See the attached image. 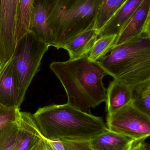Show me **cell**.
Here are the masks:
<instances>
[{
    "label": "cell",
    "instance_id": "9",
    "mask_svg": "<svg viewBox=\"0 0 150 150\" xmlns=\"http://www.w3.org/2000/svg\"><path fill=\"white\" fill-rule=\"evenodd\" d=\"M19 88L11 58L0 65V104L6 107L18 106Z\"/></svg>",
    "mask_w": 150,
    "mask_h": 150
},
{
    "label": "cell",
    "instance_id": "4",
    "mask_svg": "<svg viewBox=\"0 0 150 150\" xmlns=\"http://www.w3.org/2000/svg\"><path fill=\"white\" fill-rule=\"evenodd\" d=\"M98 62L114 79L130 86L150 79V35L114 46Z\"/></svg>",
    "mask_w": 150,
    "mask_h": 150
},
{
    "label": "cell",
    "instance_id": "7",
    "mask_svg": "<svg viewBox=\"0 0 150 150\" xmlns=\"http://www.w3.org/2000/svg\"><path fill=\"white\" fill-rule=\"evenodd\" d=\"M17 0H0V65L13 55L17 45Z\"/></svg>",
    "mask_w": 150,
    "mask_h": 150
},
{
    "label": "cell",
    "instance_id": "22",
    "mask_svg": "<svg viewBox=\"0 0 150 150\" xmlns=\"http://www.w3.org/2000/svg\"><path fill=\"white\" fill-rule=\"evenodd\" d=\"M45 140L47 150H73L64 141Z\"/></svg>",
    "mask_w": 150,
    "mask_h": 150
},
{
    "label": "cell",
    "instance_id": "21",
    "mask_svg": "<svg viewBox=\"0 0 150 150\" xmlns=\"http://www.w3.org/2000/svg\"><path fill=\"white\" fill-rule=\"evenodd\" d=\"M20 108L6 107L0 104V130L8 125L17 121Z\"/></svg>",
    "mask_w": 150,
    "mask_h": 150
},
{
    "label": "cell",
    "instance_id": "16",
    "mask_svg": "<svg viewBox=\"0 0 150 150\" xmlns=\"http://www.w3.org/2000/svg\"><path fill=\"white\" fill-rule=\"evenodd\" d=\"M36 1L17 0L16 31L17 45L22 38L31 32Z\"/></svg>",
    "mask_w": 150,
    "mask_h": 150
},
{
    "label": "cell",
    "instance_id": "15",
    "mask_svg": "<svg viewBox=\"0 0 150 150\" xmlns=\"http://www.w3.org/2000/svg\"><path fill=\"white\" fill-rule=\"evenodd\" d=\"M99 37V33L94 28L85 30L69 41L63 47L67 50L70 59H79L88 55Z\"/></svg>",
    "mask_w": 150,
    "mask_h": 150
},
{
    "label": "cell",
    "instance_id": "19",
    "mask_svg": "<svg viewBox=\"0 0 150 150\" xmlns=\"http://www.w3.org/2000/svg\"><path fill=\"white\" fill-rule=\"evenodd\" d=\"M117 35H105L98 37L88 54L90 60L98 62L107 55L114 45Z\"/></svg>",
    "mask_w": 150,
    "mask_h": 150
},
{
    "label": "cell",
    "instance_id": "3",
    "mask_svg": "<svg viewBox=\"0 0 150 150\" xmlns=\"http://www.w3.org/2000/svg\"><path fill=\"white\" fill-rule=\"evenodd\" d=\"M102 0H48V18L54 47L63 48L87 29L94 28Z\"/></svg>",
    "mask_w": 150,
    "mask_h": 150
},
{
    "label": "cell",
    "instance_id": "11",
    "mask_svg": "<svg viewBox=\"0 0 150 150\" xmlns=\"http://www.w3.org/2000/svg\"><path fill=\"white\" fill-rule=\"evenodd\" d=\"M48 0H36L31 32L49 47H54L53 38L48 18Z\"/></svg>",
    "mask_w": 150,
    "mask_h": 150
},
{
    "label": "cell",
    "instance_id": "13",
    "mask_svg": "<svg viewBox=\"0 0 150 150\" xmlns=\"http://www.w3.org/2000/svg\"><path fill=\"white\" fill-rule=\"evenodd\" d=\"M144 0H127L104 25L99 37L105 35H118L127 20L138 8Z\"/></svg>",
    "mask_w": 150,
    "mask_h": 150
},
{
    "label": "cell",
    "instance_id": "6",
    "mask_svg": "<svg viewBox=\"0 0 150 150\" xmlns=\"http://www.w3.org/2000/svg\"><path fill=\"white\" fill-rule=\"evenodd\" d=\"M110 131L129 137L136 141L145 140L150 135V116L129 104L107 115Z\"/></svg>",
    "mask_w": 150,
    "mask_h": 150
},
{
    "label": "cell",
    "instance_id": "14",
    "mask_svg": "<svg viewBox=\"0 0 150 150\" xmlns=\"http://www.w3.org/2000/svg\"><path fill=\"white\" fill-rule=\"evenodd\" d=\"M136 141H138L109 130L89 142L93 150H129Z\"/></svg>",
    "mask_w": 150,
    "mask_h": 150
},
{
    "label": "cell",
    "instance_id": "2",
    "mask_svg": "<svg viewBox=\"0 0 150 150\" xmlns=\"http://www.w3.org/2000/svg\"><path fill=\"white\" fill-rule=\"evenodd\" d=\"M33 116L41 136L48 141L86 142L109 131L102 117L68 103L40 108Z\"/></svg>",
    "mask_w": 150,
    "mask_h": 150
},
{
    "label": "cell",
    "instance_id": "12",
    "mask_svg": "<svg viewBox=\"0 0 150 150\" xmlns=\"http://www.w3.org/2000/svg\"><path fill=\"white\" fill-rule=\"evenodd\" d=\"M132 101L131 86L114 79L107 89L106 110L107 115L111 114Z\"/></svg>",
    "mask_w": 150,
    "mask_h": 150
},
{
    "label": "cell",
    "instance_id": "23",
    "mask_svg": "<svg viewBox=\"0 0 150 150\" xmlns=\"http://www.w3.org/2000/svg\"><path fill=\"white\" fill-rule=\"evenodd\" d=\"M66 144L73 150H93L90 146V141L69 142L64 141Z\"/></svg>",
    "mask_w": 150,
    "mask_h": 150
},
{
    "label": "cell",
    "instance_id": "5",
    "mask_svg": "<svg viewBox=\"0 0 150 150\" xmlns=\"http://www.w3.org/2000/svg\"><path fill=\"white\" fill-rule=\"evenodd\" d=\"M49 47L31 32L22 38L16 46L11 59L19 88V108Z\"/></svg>",
    "mask_w": 150,
    "mask_h": 150
},
{
    "label": "cell",
    "instance_id": "26",
    "mask_svg": "<svg viewBox=\"0 0 150 150\" xmlns=\"http://www.w3.org/2000/svg\"><path fill=\"white\" fill-rule=\"evenodd\" d=\"M127 1V0H126V1ZM125 2H124V3H125ZM124 3H123V4H124Z\"/></svg>",
    "mask_w": 150,
    "mask_h": 150
},
{
    "label": "cell",
    "instance_id": "20",
    "mask_svg": "<svg viewBox=\"0 0 150 150\" xmlns=\"http://www.w3.org/2000/svg\"><path fill=\"white\" fill-rule=\"evenodd\" d=\"M17 131V121L0 130V150L13 149Z\"/></svg>",
    "mask_w": 150,
    "mask_h": 150
},
{
    "label": "cell",
    "instance_id": "24",
    "mask_svg": "<svg viewBox=\"0 0 150 150\" xmlns=\"http://www.w3.org/2000/svg\"><path fill=\"white\" fill-rule=\"evenodd\" d=\"M144 140L136 141L129 150H149L148 144L145 143Z\"/></svg>",
    "mask_w": 150,
    "mask_h": 150
},
{
    "label": "cell",
    "instance_id": "25",
    "mask_svg": "<svg viewBox=\"0 0 150 150\" xmlns=\"http://www.w3.org/2000/svg\"><path fill=\"white\" fill-rule=\"evenodd\" d=\"M31 150H47L45 144V140L43 138L39 141Z\"/></svg>",
    "mask_w": 150,
    "mask_h": 150
},
{
    "label": "cell",
    "instance_id": "17",
    "mask_svg": "<svg viewBox=\"0 0 150 150\" xmlns=\"http://www.w3.org/2000/svg\"><path fill=\"white\" fill-rule=\"evenodd\" d=\"M131 87L132 105L150 116V79Z\"/></svg>",
    "mask_w": 150,
    "mask_h": 150
},
{
    "label": "cell",
    "instance_id": "10",
    "mask_svg": "<svg viewBox=\"0 0 150 150\" xmlns=\"http://www.w3.org/2000/svg\"><path fill=\"white\" fill-rule=\"evenodd\" d=\"M17 123V133L12 150H31L43 139L31 113L20 111Z\"/></svg>",
    "mask_w": 150,
    "mask_h": 150
},
{
    "label": "cell",
    "instance_id": "1",
    "mask_svg": "<svg viewBox=\"0 0 150 150\" xmlns=\"http://www.w3.org/2000/svg\"><path fill=\"white\" fill-rule=\"evenodd\" d=\"M50 69L59 79L65 89L68 104L90 113L106 98L107 89L103 79L106 73L98 62L88 55L65 62H53Z\"/></svg>",
    "mask_w": 150,
    "mask_h": 150
},
{
    "label": "cell",
    "instance_id": "18",
    "mask_svg": "<svg viewBox=\"0 0 150 150\" xmlns=\"http://www.w3.org/2000/svg\"><path fill=\"white\" fill-rule=\"evenodd\" d=\"M126 0H102L97 14L94 29L100 31Z\"/></svg>",
    "mask_w": 150,
    "mask_h": 150
},
{
    "label": "cell",
    "instance_id": "8",
    "mask_svg": "<svg viewBox=\"0 0 150 150\" xmlns=\"http://www.w3.org/2000/svg\"><path fill=\"white\" fill-rule=\"evenodd\" d=\"M150 0H144L122 27L114 46L142 34L150 35Z\"/></svg>",
    "mask_w": 150,
    "mask_h": 150
}]
</instances>
